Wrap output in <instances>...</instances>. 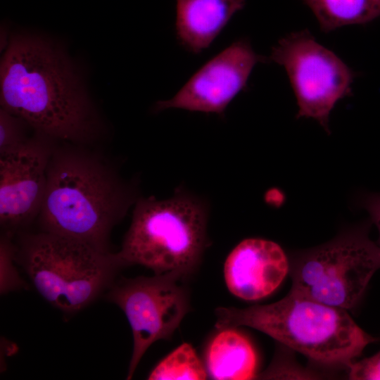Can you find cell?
<instances>
[{
  "label": "cell",
  "instance_id": "8",
  "mask_svg": "<svg viewBox=\"0 0 380 380\" xmlns=\"http://www.w3.org/2000/svg\"><path fill=\"white\" fill-rule=\"evenodd\" d=\"M172 274L125 279L111 286L107 300L125 313L133 337L127 379L132 378L142 357L156 341L170 338L189 310V294Z\"/></svg>",
  "mask_w": 380,
  "mask_h": 380
},
{
  "label": "cell",
  "instance_id": "6",
  "mask_svg": "<svg viewBox=\"0 0 380 380\" xmlns=\"http://www.w3.org/2000/svg\"><path fill=\"white\" fill-rule=\"evenodd\" d=\"M369 225L367 222L300 255L291 290L327 305L353 308L380 269V249L368 236Z\"/></svg>",
  "mask_w": 380,
  "mask_h": 380
},
{
  "label": "cell",
  "instance_id": "15",
  "mask_svg": "<svg viewBox=\"0 0 380 380\" xmlns=\"http://www.w3.org/2000/svg\"><path fill=\"white\" fill-rule=\"evenodd\" d=\"M207 372L192 346L183 343L153 369L148 379L154 380H202Z\"/></svg>",
  "mask_w": 380,
  "mask_h": 380
},
{
  "label": "cell",
  "instance_id": "12",
  "mask_svg": "<svg viewBox=\"0 0 380 380\" xmlns=\"http://www.w3.org/2000/svg\"><path fill=\"white\" fill-rule=\"evenodd\" d=\"M246 0H176L175 33L187 51L208 49Z\"/></svg>",
  "mask_w": 380,
  "mask_h": 380
},
{
  "label": "cell",
  "instance_id": "3",
  "mask_svg": "<svg viewBox=\"0 0 380 380\" xmlns=\"http://www.w3.org/2000/svg\"><path fill=\"white\" fill-rule=\"evenodd\" d=\"M218 329L246 326L327 365L348 366L379 341L362 330L346 310L325 305L292 290L268 305L215 310Z\"/></svg>",
  "mask_w": 380,
  "mask_h": 380
},
{
  "label": "cell",
  "instance_id": "7",
  "mask_svg": "<svg viewBox=\"0 0 380 380\" xmlns=\"http://www.w3.org/2000/svg\"><path fill=\"white\" fill-rule=\"evenodd\" d=\"M267 58L286 72L297 101V118H312L330 133V113L340 99L352 95L355 72L306 30L280 39Z\"/></svg>",
  "mask_w": 380,
  "mask_h": 380
},
{
  "label": "cell",
  "instance_id": "19",
  "mask_svg": "<svg viewBox=\"0 0 380 380\" xmlns=\"http://www.w3.org/2000/svg\"><path fill=\"white\" fill-rule=\"evenodd\" d=\"M359 203L368 213L371 223L377 228L379 239L376 243L380 249V193H365L360 196Z\"/></svg>",
  "mask_w": 380,
  "mask_h": 380
},
{
  "label": "cell",
  "instance_id": "5",
  "mask_svg": "<svg viewBox=\"0 0 380 380\" xmlns=\"http://www.w3.org/2000/svg\"><path fill=\"white\" fill-rule=\"evenodd\" d=\"M18 253L38 293L65 314L80 311L106 293L124 267L116 253L42 231L25 236Z\"/></svg>",
  "mask_w": 380,
  "mask_h": 380
},
{
  "label": "cell",
  "instance_id": "17",
  "mask_svg": "<svg viewBox=\"0 0 380 380\" xmlns=\"http://www.w3.org/2000/svg\"><path fill=\"white\" fill-rule=\"evenodd\" d=\"M23 120L1 108L0 153L13 149L28 139L25 137Z\"/></svg>",
  "mask_w": 380,
  "mask_h": 380
},
{
  "label": "cell",
  "instance_id": "11",
  "mask_svg": "<svg viewBox=\"0 0 380 380\" xmlns=\"http://www.w3.org/2000/svg\"><path fill=\"white\" fill-rule=\"evenodd\" d=\"M287 257L277 243L260 238L241 241L224 265V279L231 293L245 300L262 299L281 284L289 272Z\"/></svg>",
  "mask_w": 380,
  "mask_h": 380
},
{
  "label": "cell",
  "instance_id": "14",
  "mask_svg": "<svg viewBox=\"0 0 380 380\" xmlns=\"http://www.w3.org/2000/svg\"><path fill=\"white\" fill-rule=\"evenodd\" d=\"M312 11L324 32L380 17V0H301Z\"/></svg>",
  "mask_w": 380,
  "mask_h": 380
},
{
  "label": "cell",
  "instance_id": "4",
  "mask_svg": "<svg viewBox=\"0 0 380 380\" xmlns=\"http://www.w3.org/2000/svg\"><path fill=\"white\" fill-rule=\"evenodd\" d=\"M206 202L183 188L167 199L139 197L116 255L123 266L139 265L156 274L189 276L208 245Z\"/></svg>",
  "mask_w": 380,
  "mask_h": 380
},
{
  "label": "cell",
  "instance_id": "2",
  "mask_svg": "<svg viewBox=\"0 0 380 380\" xmlns=\"http://www.w3.org/2000/svg\"><path fill=\"white\" fill-rule=\"evenodd\" d=\"M139 198L104 158L77 147L53 148L37 218L42 232L110 251L113 229Z\"/></svg>",
  "mask_w": 380,
  "mask_h": 380
},
{
  "label": "cell",
  "instance_id": "16",
  "mask_svg": "<svg viewBox=\"0 0 380 380\" xmlns=\"http://www.w3.org/2000/svg\"><path fill=\"white\" fill-rule=\"evenodd\" d=\"M10 237L3 234L1 239V293L4 294L25 286L14 264L16 252Z\"/></svg>",
  "mask_w": 380,
  "mask_h": 380
},
{
  "label": "cell",
  "instance_id": "9",
  "mask_svg": "<svg viewBox=\"0 0 380 380\" xmlns=\"http://www.w3.org/2000/svg\"><path fill=\"white\" fill-rule=\"evenodd\" d=\"M266 62L268 58L258 54L248 39H239L203 64L172 99L157 101L153 110L178 108L222 117L247 88L254 67Z\"/></svg>",
  "mask_w": 380,
  "mask_h": 380
},
{
  "label": "cell",
  "instance_id": "13",
  "mask_svg": "<svg viewBox=\"0 0 380 380\" xmlns=\"http://www.w3.org/2000/svg\"><path fill=\"white\" fill-rule=\"evenodd\" d=\"M220 330L211 339L205 352L210 376L217 380L253 379L258 358L250 341L234 328Z\"/></svg>",
  "mask_w": 380,
  "mask_h": 380
},
{
  "label": "cell",
  "instance_id": "18",
  "mask_svg": "<svg viewBox=\"0 0 380 380\" xmlns=\"http://www.w3.org/2000/svg\"><path fill=\"white\" fill-rule=\"evenodd\" d=\"M348 368L350 379L380 380V350L371 357L353 361Z\"/></svg>",
  "mask_w": 380,
  "mask_h": 380
},
{
  "label": "cell",
  "instance_id": "1",
  "mask_svg": "<svg viewBox=\"0 0 380 380\" xmlns=\"http://www.w3.org/2000/svg\"><path fill=\"white\" fill-rule=\"evenodd\" d=\"M1 108L51 139L92 140L99 120L82 78L57 44L31 34L13 35L0 65Z\"/></svg>",
  "mask_w": 380,
  "mask_h": 380
},
{
  "label": "cell",
  "instance_id": "10",
  "mask_svg": "<svg viewBox=\"0 0 380 380\" xmlns=\"http://www.w3.org/2000/svg\"><path fill=\"white\" fill-rule=\"evenodd\" d=\"M49 139L38 134L0 153V223L4 234L11 236L38 217L53 148Z\"/></svg>",
  "mask_w": 380,
  "mask_h": 380
}]
</instances>
